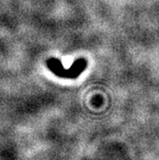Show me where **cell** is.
<instances>
[{
	"label": "cell",
	"mask_w": 159,
	"mask_h": 160,
	"mask_svg": "<svg viewBox=\"0 0 159 160\" xmlns=\"http://www.w3.org/2000/svg\"><path fill=\"white\" fill-rule=\"evenodd\" d=\"M46 65L52 73L57 77L63 79H77L87 66V62L84 59H78L66 69L62 66L60 60L51 58L46 61Z\"/></svg>",
	"instance_id": "obj_1"
}]
</instances>
